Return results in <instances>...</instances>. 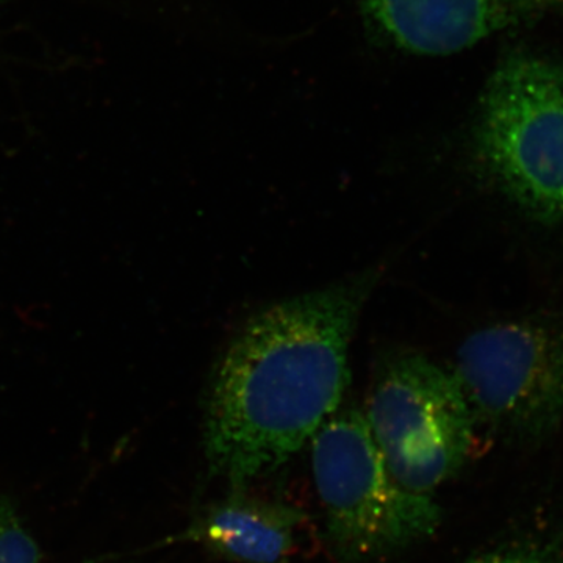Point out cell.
<instances>
[{
	"label": "cell",
	"mask_w": 563,
	"mask_h": 563,
	"mask_svg": "<svg viewBox=\"0 0 563 563\" xmlns=\"http://www.w3.org/2000/svg\"><path fill=\"white\" fill-rule=\"evenodd\" d=\"M374 282L365 274L273 303L233 336L207 401L203 446L213 476L246 488L298 454L339 409Z\"/></svg>",
	"instance_id": "1"
},
{
	"label": "cell",
	"mask_w": 563,
	"mask_h": 563,
	"mask_svg": "<svg viewBox=\"0 0 563 563\" xmlns=\"http://www.w3.org/2000/svg\"><path fill=\"white\" fill-rule=\"evenodd\" d=\"M477 163L532 220L563 228V65L507 55L488 80L474 129Z\"/></svg>",
	"instance_id": "2"
},
{
	"label": "cell",
	"mask_w": 563,
	"mask_h": 563,
	"mask_svg": "<svg viewBox=\"0 0 563 563\" xmlns=\"http://www.w3.org/2000/svg\"><path fill=\"white\" fill-rule=\"evenodd\" d=\"M312 463L329 542L340 562L383 561L439 528V504L393 481L358 410L333 415L318 429Z\"/></svg>",
	"instance_id": "3"
},
{
	"label": "cell",
	"mask_w": 563,
	"mask_h": 563,
	"mask_svg": "<svg viewBox=\"0 0 563 563\" xmlns=\"http://www.w3.org/2000/svg\"><path fill=\"white\" fill-rule=\"evenodd\" d=\"M363 415L393 481L412 495L433 496L472 454L477 420L462 385L424 355L385 363Z\"/></svg>",
	"instance_id": "4"
},
{
	"label": "cell",
	"mask_w": 563,
	"mask_h": 563,
	"mask_svg": "<svg viewBox=\"0 0 563 563\" xmlns=\"http://www.w3.org/2000/svg\"><path fill=\"white\" fill-rule=\"evenodd\" d=\"M477 421L525 440L563 420V328L510 321L472 333L453 368Z\"/></svg>",
	"instance_id": "5"
},
{
	"label": "cell",
	"mask_w": 563,
	"mask_h": 563,
	"mask_svg": "<svg viewBox=\"0 0 563 563\" xmlns=\"http://www.w3.org/2000/svg\"><path fill=\"white\" fill-rule=\"evenodd\" d=\"M374 24L396 44L422 55L470 49L517 16L506 0H363Z\"/></svg>",
	"instance_id": "6"
},
{
	"label": "cell",
	"mask_w": 563,
	"mask_h": 563,
	"mask_svg": "<svg viewBox=\"0 0 563 563\" xmlns=\"http://www.w3.org/2000/svg\"><path fill=\"white\" fill-rule=\"evenodd\" d=\"M303 523L306 517L296 507L236 488L202 514L184 539L232 562L290 563Z\"/></svg>",
	"instance_id": "7"
},
{
	"label": "cell",
	"mask_w": 563,
	"mask_h": 563,
	"mask_svg": "<svg viewBox=\"0 0 563 563\" xmlns=\"http://www.w3.org/2000/svg\"><path fill=\"white\" fill-rule=\"evenodd\" d=\"M0 563H40V550L13 504L0 495Z\"/></svg>",
	"instance_id": "8"
},
{
	"label": "cell",
	"mask_w": 563,
	"mask_h": 563,
	"mask_svg": "<svg viewBox=\"0 0 563 563\" xmlns=\"http://www.w3.org/2000/svg\"><path fill=\"white\" fill-rule=\"evenodd\" d=\"M465 563H554L548 555L526 548H510V550L495 551L474 558Z\"/></svg>",
	"instance_id": "9"
},
{
	"label": "cell",
	"mask_w": 563,
	"mask_h": 563,
	"mask_svg": "<svg viewBox=\"0 0 563 563\" xmlns=\"http://www.w3.org/2000/svg\"><path fill=\"white\" fill-rule=\"evenodd\" d=\"M515 16L547 9H563V0H506Z\"/></svg>",
	"instance_id": "10"
},
{
	"label": "cell",
	"mask_w": 563,
	"mask_h": 563,
	"mask_svg": "<svg viewBox=\"0 0 563 563\" xmlns=\"http://www.w3.org/2000/svg\"><path fill=\"white\" fill-rule=\"evenodd\" d=\"M7 2H9V0H0V7H2L3 3H7Z\"/></svg>",
	"instance_id": "11"
}]
</instances>
